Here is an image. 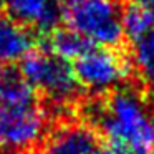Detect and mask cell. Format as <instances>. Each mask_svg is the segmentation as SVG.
I'll use <instances>...</instances> for the list:
<instances>
[{"label": "cell", "instance_id": "5", "mask_svg": "<svg viewBox=\"0 0 154 154\" xmlns=\"http://www.w3.org/2000/svg\"><path fill=\"white\" fill-rule=\"evenodd\" d=\"M73 70L81 88L103 94L123 86L131 65L116 48L90 47L73 61Z\"/></svg>", "mask_w": 154, "mask_h": 154}, {"label": "cell", "instance_id": "13", "mask_svg": "<svg viewBox=\"0 0 154 154\" xmlns=\"http://www.w3.org/2000/svg\"><path fill=\"white\" fill-rule=\"evenodd\" d=\"M133 5H139V7L146 8H154V0H131Z\"/></svg>", "mask_w": 154, "mask_h": 154}, {"label": "cell", "instance_id": "6", "mask_svg": "<svg viewBox=\"0 0 154 154\" xmlns=\"http://www.w3.org/2000/svg\"><path fill=\"white\" fill-rule=\"evenodd\" d=\"M98 133L85 123H65L43 137L38 154H94L100 147Z\"/></svg>", "mask_w": 154, "mask_h": 154}, {"label": "cell", "instance_id": "12", "mask_svg": "<svg viewBox=\"0 0 154 154\" xmlns=\"http://www.w3.org/2000/svg\"><path fill=\"white\" fill-rule=\"evenodd\" d=\"M94 154H124V152L121 149H118V147L104 143V144H100V147H98V151Z\"/></svg>", "mask_w": 154, "mask_h": 154}, {"label": "cell", "instance_id": "8", "mask_svg": "<svg viewBox=\"0 0 154 154\" xmlns=\"http://www.w3.org/2000/svg\"><path fill=\"white\" fill-rule=\"evenodd\" d=\"M33 50V37L30 30L10 17H0V71L22 61Z\"/></svg>", "mask_w": 154, "mask_h": 154}, {"label": "cell", "instance_id": "9", "mask_svg": "<svg viewBox=\"0 0 154 154\" xmlns=\"http://www.w3.org/2000/svg\"><path fill=\"white\" fill-rule=\"evenodd\" d=\"M90 47H93V45H90L85 38H81L78 33H75L73 30L66 27L60 28V30L55 28L48 38V50L70 63L75 61L78 57H81Z\"/></svg>", "mask_w": 154, "mask_h": 154}, {"label": "cell", "instance_id": "1", "mask_svg": "<svg viewBox=\"0 0 154 154\" xmlns=\"http://www.w3.org/2000/svg\"><path fill=\"white\" fill-rule=\"evenodd\" d=\"M93 119L106 143L124 154L154 152V109L137 91H111L94 106Z\"/></svg>", "mask_w": 154, "mask_h": 154}, {"label": "cell", "instance_id": "10", "mask_svg": "<svg viewBox=\"0 0 154 154\" xmlns=\"http://www.w3.org/2000/svg\"><path fill=\"white\" fill-rule=\"evenodd\" d=\"M154 28V15L151 8L131 4L123 10V30L124 37L131 42H137Z\"/></svg>", "mask_w": 154, "mask_h": 154}, {"label": "cell", "instance_id": "2", "mask_svg": "<svg viewBox=\"0 0 154 154\" xmlns=\"http://www.w3.org/2000/svg\"><path fill=\"white\" fill-rule=\"evenodd\" d=\"M48 113L38 93L12 68L0 71V147L22 152L47 136Z\"/></svg>", "mask_w": 154, "mask_h": 154}, {"label": "cell", "instance_id": "17", "mask_svg": "<svg viewBox=\"0 0 154 154\" xmlns=\"http://www.w3.org/2000/svg\"><path fill=\"white\" fill-rule=\"evenodd\" d=\"M152 154H154V152H152Z\"/></svg>", "mask_w": 154, "mask_h": 154}, {"label": "cell", "instance_id": "4", "mask_svg": "<svg viewBox=\"0 0 154 154\" xmlns=\"http://www.w3.org/2000/svg\"><path fill=\"white\" fill-rule=\"evenodd\" d=\"M20 75L37 93L55 106H71L81 96L73 65L48 48H33L22 60Z\"/></svg>", "mask_w": 154, "mask_h": 154}, {"label": "cell", "instance_id": "16", "mask_svg": "<svg viewBox=\"0 0 154 154\" xmlns=\"http://www.w3.org/2000/svg\"><path fill=\"white\" fill-rule=\"evenodd\" d=\"M0 5H2V4H0Z\"/></svg>", "mask_w": 154, "mask_h": 154}, {"label": "cell", "instance_id": "15", "mask_svg": "<svg viewBox=\"0 0 154 154\" xmlns=\"http://www.w3.org/2000/svg\"><path fill=\"white\" fill-rule=\"evenodd\" d=\"M151 10H152V15H154V8H151Z\"/></svg>", "mask_w": 154, "mask_h": 154}, {"label": "cell", "instance_id": "11", "mask_svg": "<svg viewBox=\"0 0 154 154\" xmlns=\"http://www.w3.org/2000/svg\"><path fill=\"white\" fill-rule=\"evenodd\" d=\"M133 45V65L137 75L147 83H154V28Z\"/></svg>", "mask_w": 154, "mask_h": 154}, {"label": "cell", "instance_id": "3", "mask_svg": "<svg viewBox=\"0 0 154 154\" xmlns=\"http://www.w3.org/2000/svg\"><path fill=\"white\" fill-rule=\"evenodd\" d=\"M66 28L93 47L114 48L123 42V8L118 0H66L61 8Z\"/></svg>", "mask_w": 154, "mask_h": 154}, {"label": "cell", "instance_id": "7", "mask_svg": "<svg viewBox=\"0 0 154 154\" xmlns=\"http://www.w3.org/2000/svg\"><path fill=\"white\" fill-rule=\"evenodd\" d=\"M4 7L12 20L38 32H53L61 18L58 0H4Z\"/></svg>", "mask_w": 154, "mask_h": 154}, {"label": "cell", "instance_id": "14", "mask_svg": "<svg viewBox=\"0 0 154 154\" xmlns=\"http://www.w3.org/2000/svg\"><path fill=\"white\" fill-rule=\"evenodd\" d=\"M152 109H154V94H152Z\"/></svg>", "mask_w": 154, "mask_h": 154}]
</instances>
